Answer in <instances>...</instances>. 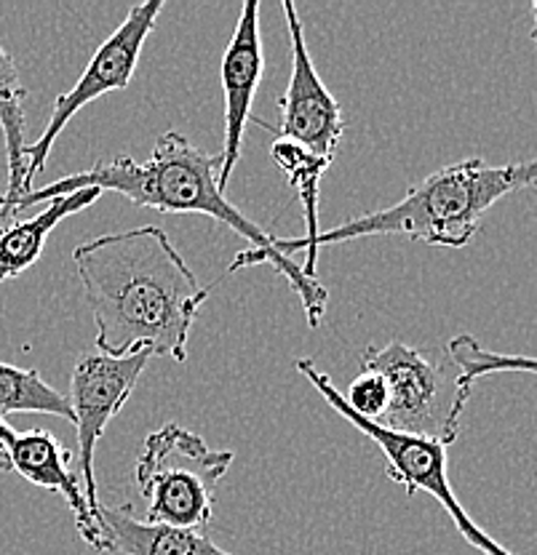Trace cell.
I'll list each match as a JSON object with an SVG mask.
<instances>
[{
	"mask_svg": "<svg viewBox=\"0 0 537 555\" xmlns=\"http://www.w3.org/2000/svg\"><path fill=\"white\" fill-rule=\"evenodd\" d=\"M102 195H105L102 190L84 188L73 195H62V198L49 201V206L36 214V217L11 222L9 228L0 230V286L5 281L20 278L25 270H30L38 262L46 248V241H49V235L54 233V228L62 219L94 206Z\"/></svg>",
	"mask_w": 537,
	"mask_h": 555,
	"instance_id": "obj_12",
	"label": "cell"
},
{
	"mask_svg": "<svg viewBox=\"0 0 537 555\" xmlns=\"http://www.w3.org/2000/svg\"><path fill=\"white\" fill-rule=\"evenodd\" d=\"M25 100L20 67L14 56L0 46V129L5 139V160H9V188L3 193V214L16 217V204L27 195L25 190Z\"/></svg>",
	"mask_w": 537,
	"mask_h": 555,
	"instance_id": "obj_13",
	"label": "cell"
},
{
	"mask_svg": "<svg viewBox=\"0 0 537 555\" xmlns=\"http://www.w3.org/2000/svg\"><path fill=\"white\" fill-rule=\"evenodd\" d=\"M51 414L73 422L67 396L56 392L33 369L11 366L0 361V416L5 414Z\"/></svg>",
	"mask_w": 537,
	"mask_h": 555,
	"instance_id": "obj_15",
	"label": "cell"
},
{
	"mask_svg": "<svg viewBox=\"0 0 537 555\" xmlns=\"http://www.w3.org/2000/svg\"><path fill=\"white\" fill-rule=\"evenodd\" d=\"M9 224H11V222H9V219H5V217H3V214H0V230H5V228H9Z\"/></svg>",
	"mask_w": 537,
	"mask_h": 555,
	"instance_id": "obj_20",
	"label": "cell"
},
{
	"mask_svg": "<svg viewBox=\"0 0 537 555\" xmlns=\"http://www.w3.org/2000/svg\"><path fill=\"white\" fill-rule=\"evenodd\" d=\"M270 158L286 173L289 184L294 188L297 201L303 204L305 211V230H308L305 238H276V251L292 259L294 251H308L314 246V241L319 238V188L323 173H327L332 164L323 158H316L314 153L299 147L297 142H289V139H276L273 147H270Z\"/></svg>",
	"mask_w": 537,
	"mask_h": 555,
	"instance_id": "obj_14",
	"label": "cell"
},
{
	"mask_svg": "<svg viewBox=\"0 0 537 555\" xmlns=\"http://www.w3.org/2000/svg\"><path fill=\"white\" fill-rule=\"evenodd\" d=\"M75 270L97 326V347L120 358L153 350L184 363L190 332L212 288L199 286L193 270L169 235L155 224L107 233L80 243Z\"/></svg>",
	"mask_w": 537,
	"mask_h": 555,
	"instance_id": "obj_1",
	"label": "cell"
},
{
	"mask_svg": "<svg viewBox=\"0 0 537 555\" xmlns=\"http://www.w3.org/2000/svg\"><path fill=\"white\" fill-rule=\"evenodd\" d=\"M343 398L358 416L380 425L385 412H388L391 396H388V385H385V379L380 377L378 372H372V369H361V374L354 377L348 392H345Z\"/></svg>",
	"mask_w": 537,
	"mask_h": 555,
	"instance_id": "obj_17",
	"label": "cell"
},
{
	"mask_svg": "<svg viewBox=\"0 0 537 555\" xmlns=\"http://www.w3.org/2000/svg\"><path fill=\"white\" fill-rule=\"evenodd\" d=\"M294 366H297V372L321 392L323 401H327L334 412L345 416L356 430H361L363 436L372 438V441L378 443L385 456V473H388V478H394L398 486H404V491H407L409 496L418 494V491H425V494L433 496V500L444 507V513L452 518V524L458 526L460 537H463L468 545L476 547L478 553L513 555L508 547H502L500 542H495L476 520L468 516L463 502L455 494L447 476V443L436 441V438L407 436V433L388 430V427L363 420V416H358L354 409L345 403L337 385H334L310 358H297Z\"/></svg>",
	"mask_w": 537,
	"mask_h": 555,
	"instance_id": "obj_5",
	"label": "cell"
},
{
	"mask_svg": "<svg viewBox=\"0 0 537 555\" xmlns=\"http://www.w3.org/2000/svg\"><path fill=\"white\" fill-rule=\"evenodd\" d=\"M447 352L458 366L460 390H473V385L489 374H533L537 377V356H511V352L487 350L471 334H458V337L449 339Z\"/></svg>",
	"mask_w": 537,
	"mask_h": 555,
	"instance_id": "obj_16",
	"label": "cell"
},
{
	"mask_svg": "<svg viewBox=\"0 0 537 555\" xmlns=\"http://www.w3.org/2000/svg\"><path fill=\"white\" fill-rule=\"evenodd\" d=\"M388 385V412L380 425L388 430L444 441L452 447L460 436V420L471 390H460L458 379L447 385V369L431 361L407 343L369 345L361 358Z\"/></svg>",
	"mask_w": 537,
	"mask_h": 555,
	"instance_id": "obj_6",
	"label": "cell"
},
{
	"mask_svg": "<svg viewBox=\"0 0 537 555\" xmlns=\"http://www.w3.org/2000/svg\"><path fill=\"white\" fill-rule=\"evenodd\" d=\"M219 171H222V155H212L195 147L188 137L179 131H166L155 139L153 155L148 164H137L135 158L115 155V158L97 160L89 171H75L71 177L54 179L46 188L33 190L30 195L16 204V214L36 204L73 195L84 188H97L102 193H120L131 204L155 208L166 214H204L217 219L219 224L233 230L235 235L250 241V248L241 251L230 262V273L254 264H270L286 278L292 292L303 302L308 326L319 328L327 312L329 292L319 281L303 273L294 259L276 251V238L265 233L254 219L235 208L219 190Z\"/></svg>",
	"mask_w": 537,
	"mask_h": 555,
	"instance_id": "obj_2",
	"label": "cell"
},
{
	"mask_svg": "<svg viewBox=\"0 0 537 555\" xmlns=\"http://www.w3.org/2000/svg\"><path fill=\"white\" fill-rule=\"evenodd\" d=\"M235 454L212 449L204 436L169 422L144 438L135 478L148 505L144 524L206 531L215 516L217 486Z\"/></svg>",
	"mask_w": 537,
	"mask_h": 555,
	"instance_id": "obj_4",
	"label": "cell"
},
{
	"mask_svg": "<svg viewBox=\"0 0 537 555\" xmlns=\"http://www.w3.org/2000/svg\"><path fill=\"white\" fill-rule=\"evenodd\" d=\"M0 214H3V190H0ZM3 217H5V214H3ZM5 219H9V217H5ZM9 222H11V219H9Z\"/></svg>",
	"mask_w": 537,
	"mask_h": 555,
	"instance_id": "obj_21",
	"label": "cell"
},
{
	"mask_svg": "<svg viewBox=\"0 0 537 555\" xmlns=\"http://www.w3.org/2000/svg\"><path fill=\"white\" fill-rule=\"evenodd\" d=\"M535 184L537 158L502 166H489L482 158H468L444 166L409 188L398 204L380 208V211H367L327 233H319L314 246L305 251L303 273L319 281L316 259H319L321 246L358 241L367 235H404L425 246L463 248L478 233L489 208L506 195L535 188Z\"/></svg>",
	"mask_w": 537,
	"mask_h": 555,
	"instance_id": "obj_3",
	"label": "cell"
},
{
	"mask_svg": "<svg viewBox=\"0 0 537 555\" xmlns=\"http://www.w3.org/2000/svg\"><path fill=\"white\" fill-rule=\"evenodd\" d=\"M289 43H292V75L284 96H281V124L276 139H289L332 164L337 155L340 139L345 134L343 107L334 100L332 91L323 86L310 51L305 46L303 25L294 3H284Z\"/></svg>",
	"mask_w": 537,
	"mask_h": 555,
	"instance_id": "obj_9",
	"label": "cell"
},
{
	"mask_svg": "<svg viewBox=\"0 0 537 555\" xmlns=\"http://www.w3.org/2000/svg\"><path fill=\"white\" fill-rule=\"evenodd\" d=\"M155 358L153 350H137L129 356H105V352H80L75 358L71 377V401L73 425L78 433V456H80V489H84L86 505L91 516L100 518V494H97L94 476V451L102 433L115 414L126 406L135 392L142 372Z\"/></svg>",
	"mask_w": 537,
	"mask_h": 555,
	"instance_id": "obj_8",
	"label": "cell"
},
{
	"mask_svg": "<svg viewBox=\"0 0 537 555\" xmlns=\"http://www.w3.org/2000/svg\"><path fill=\"white\" fill-rule=\"evenodd\" d=\"M164 0H144L137 3L135 9L126 14L120 27L115 30L105 43L97 49L91 62L86 65L84 75L71 91L56 96L51 118L46 124L43 134H40L33 144H25V190L27 195L33 193V179L38 171H43L46 160H49L54 142L60 139L62 131L73 120L75 113L91 104L100 96L110 94V91H124L129 89L131 78H135L137 65H140V54L148 43L150 33L155 30L158 14L164 11Z\"/></svg>",
	"mask_w": 537,
	"mask_h": 555,
	"instance_id": "obj_7",
	"label": "cell"
},
{
	"mask_svg": "<svg viewBox=\"0 0 537 555\" xmlns=\"http://www.w3.org/2000/svg\"><path fill=\"white\" fill-rule=\"evenodd\" d=\"M259 0H246L241 9L239 25L222 56V91H225V142H222V171L219 190H228L235 164L241 158L246 124L252 115L254 94L265 73L263 30H259Z\"/></svg>",
	"mask_w": 537,
	"mask_h": 555,
	"instance_id": "obj_10",
	"label": "cell"
},
{
	"mask_svg": "<svg viewBox=\"0 0 537 555\" xmlns=\"http://www.w3.org/2000/svg\"><path fill=\"white\" fill-rule=\"evenodd\" d=\"M533 16H535V25H533V43L537 46V3H533Z\"/></svg>",
	"mask_w": 537,
	"mask_h": 555,
	"instance_id": "obj_19",
	"label": "cell"
},
{
	"mask_svg": "<svg viewBox=\"0 0 537 555\" xmlns=\"http://www.w3.org/2000/svg\"><path fill=\"white\" fill-rule=\"evenodd\" d=\"M100 531L105 553L120 555H233L217 545L204 531L175 529V526L144 524L131 505L100 507Z\"/></svg>",
	"mask_w": 537,
	"mask_h": 555,
	"instance_id": "obj_11",
	"label": "cell"
},
{
	"mask_svg": "<svg viewBox=\"0 0 537 555\" xmlns=\"http://www.w3.org/2000/svg\"><path fill=\"white\" fill-rule=\"evenodd\" d=\"M0 473H14V467H11V456L9 451H5L3 441H0Z\"/></svg>",
	"mask_w": 537,
	"mask_h": 555,
	"instance_id": "obj_18",
	"label": "cell"
}]
</instances>
